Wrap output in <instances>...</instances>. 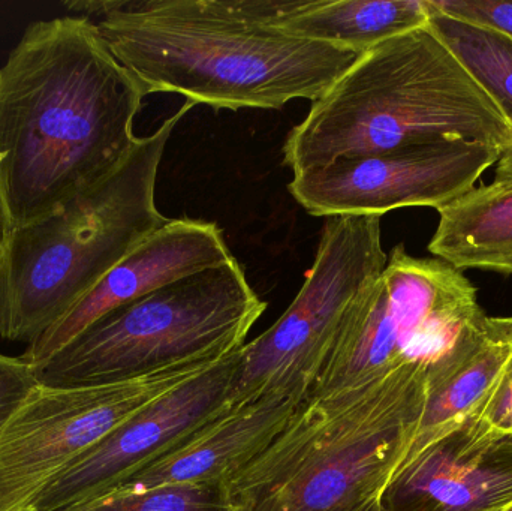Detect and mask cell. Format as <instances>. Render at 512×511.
I'll return each mask as SVG.
<instances>
[{"mask_svg": "<svg viewBox=\"0 0 512 511\" xmlns=\"http://www.w3.org/2000/svg\"><path fill=\"white\" fill-rule=\"evenodd\" d=\"M144 96L89 18L30 24L0 68L5 231L50 215L119 170L137 144Z\"/></svg>", "mask_w": 512, "mask_h": 511, "instance_id": "6da1fadb", "label": "cell"}, {"mask_svg": "<svg viewBox=\"0 0 512 511\" xmlns=\"http://www.w3.org/2000/svg\"><path fill=\"white\" fill-rule=\"evenodd\" d=\"M95 24L146 95L227 110L313 102L360 57L277 29L262 0H107Z\"/></svg>", "mask_w": 512, "mask_h": 511, "instance_id": "7a4b0ae2", "label": "cell"}, {"mask_svg": "<svg viewBox=\"0 0 512 511\" xmlns=\"http://www.w3.org/2000/svg\"><path fill=\"white\" fill-rule=\"evenodd\" d=\"M432 386L396 372L310 393L219 485L228 511H379L408 462Z\"/></svg>", "mask_w": 512, "mask_h": 511, "instance_id": "3957f363", "label": "cell"}, {"mask_svg": "<svg viewBox=\"0 0 512 511\" xmlns=\"http://www.w3.org/2000/svg\"><path fill=\"white\" fill-rule=\"evenodd\" d=\"M448 138L507 152L512 125L426 24L360 54L289 132L283 161L298 174Z\"/></svg>", "mask_w": 512, "mask_h": 511, "instance_id": "277c9868", "label": "cell"}, {"mask_svg": "<svg viewBox=\"0 0 512 511\" xmlns=\"http://www.w3.org/2000/svg\"><path fill=\"white\" fill-rule=\"evenodd\" d=\"M186 101L110 177L0 243V338L32 344L65 318L129 252L168 221L156 182Z\"/></svg>", "mask_w": 512, "mask_h": 511, "instance_id": "5b68a950", "label": "cell"}, {"mask_svg": "<svg viewBox=\"0 0 512 511\" xmlns=\"http://www.w3.org/2000/svg\"><path fill=\"white\" fill-rule=\"evenodd\" d=\"M265 309L234 258L108 312L36 377L57 389L104 386L183 360L227 357L248 342Z\"/></svg>", "mask_w": 512, "mask_h": 511, "instance_id": "8992f818", "label": "cell"}, {"mask_svg": "<svg viewBox=\"0 0 512 511\" xmlns=\"http://www.w3.org/2000/svg\"><path fill=\"white\" fill-rule=\"evenodd\" d=\"M489 326L477 288L463 272L397 245L316 390L406 372L426 378L433 392L483 344Z\"/></svg>", "mask_w": 512, "mask_h": 511, "instance_id": "52a82bcc", "label": "cell"}, {"mask_svg": "<svg viewBox=\"0 0 512 511\" xmlns=\"http://www.w3.org/2000/svg\"><path fill=\"white\" fill-rule=\"evenodd\" d=\"M387 263L379 216L328 218L312 267L289 308L237 351L227 404L310 395Z\"/></svg>", "mask_w": 512, "mask_h": 511, "instance_id": "ba28073f", "label": "cell"}, {"mask_svg": "<svg viewBox=\"0 0 512 511\" xmlns=\"http://www.w3.org/2000/svg\"><path fill=\"white\" fill-rule=\"evenodd\" d=\"M230 356L183 360L104 386L39 384L0 428V511H29L44 489L93 446Z\"/></svg>", "mask_w": 512, "mask_h": 511, "instance_id": "9c48e42d", "label": "cell"}, {"mask_svg": "<svg viewBox=\"0 0 512 511\" xmlns=\"http://www.w3.org/2000/svg\"><path fill=\"white\" fill-rule=\"evenodd\" d=\"M502 150L448 138L339 159L294 174L288 185L313 216H384L403 207L442 209L475 188Z\"/></svg>", "mask_w": 512, "mask_h": 511, "instance_id": "30bf717a", "label": "cell"}, {"mask_svg": "<svg viewBox=\"0 0 512 511\" xmlns=\"http://www.w3.org/2000/svg\"><path fill=\"white\" fill-rule=\"evenodd\" d=\"M236 353L93 446L44 489L29 511H62L95 500L200 428L227 405Z\"/></svg>", "mask_w": 512, "mask_h": 511, "instance_id": "8fae6325", "label": "cell"}, {"mask_svg": "<svg viewBox=\"0 0 512 511\" xmlns=\"http://www.w3.org/2000/svg\"><path fill=\"white\" fill-rule=\"evenodd\" d=\"M234 258L215 222L168 219L129 252L65 318L27 345L21 359L36 371L108 312Z\"/></svg>", "mask_w": 512, "mask_h": 511, "instance_id": "7c38bea8", "label": "cell"}, {"mask_svg": "<svg viewBox=\"0 0 512 511\" xmlns=\"http://www.w3.org/2000/svg\"><path fill=\"white\" fill-rule=\"evenodd\" d=\"M511 506L512 435L469 417L405 468L381 511H505Z\"/></svg>", "mask_w": 512, "mask_h": 511, "instance_id": "4fadbf2b", "label": "cell"}, {"mask_svg": "<svg viewBox=\"0 0 512 511\" xmlns=\"http://www.w3.org/2000/svg\"><path fill=\"white\" fill-rule=\"evenodd\" d=\"M306 398L270 396L248 404H227L200 428L111 491L141 492L176 485L219 486L271 443Z\"/></svg>", "mask_w": 512, "mask_h": 511, "instance_id": "5bb4252c", "label": "cell"}, {"mask_svg": "<svg viewBox=\"0 0 512 511\" xmlns=\"http://www.w3.org/2000/svg\"><path fill=\"white\" fill-rule=\"evenodd\" d=\"M262 6L277 29L358 54L429 24L426 0H262Z\"/></svg>", "mask_w": 512, "mask_h": 511, "instance_id": "9a60e30c", "label": "cell"}, {"mask_svg": "<svg viewBox=\"0 0 512 511\" xmlns=\"http://www.w3.org/2000/svg\"><path fill=\"white\" fill-rule=\"evenodd\" d=\"M429 252L454 269L512 275V182L493 180L438 210Z\"/></svg>", "mask_w": 512, "mask_h": 511, "instance_id": "2e32d148", "label": "cell"}, {"mask_svg": "<svg viewBox=\"0 0 512 511\" xmlns=\"http://www.w3.org/2000/svg\"><path fill=\"white\" fill-rule=\"evenodd\" d=\"M511 342L512 317H490L483 344L430 393L406 467L427 447L472 416L495 384L510 353Z\"/></svg>", "mask_w": 512, "mask_h": 511, "instance_id": "e0dca14e", "label": "cell"}, {"mask_svg": "<svg viewBox=\"0 0 512 511\" xmlns=\"http://www.w3.org/2000/svg\"><path fill=\"white\" fill-rule=\"evenodd\" d=\"M429 26L512 125V38L495 27L445 14L426 0Z\"/></svg>", "mask_w": 512, "mask_h": 511, "instance_id": "ac0fdd59", "label": "cell"}, {"mask_svg": "<svg viewBox=\"0 0 512 511\" xmlns=\"http://www.w3.org/2000/svg\"><path fill=\"white\" fill-rule=\"evenodd\" d=\"M62 511H228L215 485H176L150 491H111Z\"/></svg>", "mask_w": 512, "mask_h": 511, "instance_id": "d6986e66", "label": "cell"}, {"mask_svg": "<svg viewBox=\"0 0 512 511\" xmlns=\"http://www.w3.org/2000/svg\"><path fill=\"white\" fill-rule=\"evenodd\" d=\"M471 419L499 434L512 435V342L507 360Z\"/></svg>", "mask_w": 512, "mask_h": 511, "instance_id": "ffe728a7", "label": "cell"}, {"mask_svg": "<svg viewBox=\"0 0 512 511\" xmlns=\"http://www.w3.org/2000/svg\"><path fill=\"white\" fill-rule=\"evenodd\" d=\"M38 386L32 366L21 357L0 354V428Z\"/></svg>", "mask_w": 512, "mask_h": 511, "instance_id": "44dd1931", "label": "cell"}, {"mask_svg": "<svg viewBox=\"0 0 512 511\" xmlns=\"http://www.w3.org/2000/svg\"><path fill=\"white\" fill-rule=\"evenodd\" d=\"M445 14L495 27L512 38V0H430Z\"/></svg>", "mask_w": 512, "mask_h": 511, "instance_id": "7402d4cb", "label": "cell"}, {"mask_svg": "<svg viewBox=\"0 0 512 511\" xmlns=\"http://www.w3.org/2000/svg\"><path fill=\"white\" fill-rule=\"evenodd\" d=\"M495 180H507L512 182V147L502 153L501 159L496 164Z\"/></svg>", "mask_w": 512, "mask_h": 511, "instance_id": "603a6c76", "label": "cell"}, {"mask_svg": "<svg viewBox=\"0 0 512 511\" xmlns=\"http://www.w3.org/2000/svg\"><path fill=\"white\" fill-rule=\"evenodd\" d=\"M3 234H5V221H3L2 204H0V243H2Z\"/></svg>", "mask_w": 512, "mask_h": 511, "instance_id": "cb8c5ba5", "label": "cell"}, {"mask_svg": "<svg viewBox=\"0 0 512 511\" xmlns=\"http://www.w3.org/2000/svg\"><path fill=\"white\" fill-rule=\"evenodd\" d=\"M505 511H512V506L510 507V509H507V510H505Z\"/></svg>", "mask_w": 512, "mask_h": 511, "instance_id": "d4e9b609", "label": "cell"}, {"mask_svg": "<svg viewBox=\"0 0 512 511\" xmlns=\"http://www.w3.org/2000/svg\"><path fill=\"white\" fill-rule=\"evenodd\" d=\"M379 511H381V510H379Z\"/></svg>", "mask_w": 512, "mask_h": 511, "instance_id": "484cf974", "label": "cell"}]
</instances>
